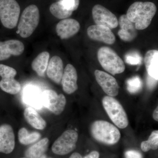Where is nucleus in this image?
<instances>
[{
  "instance_id": "obj_11",
  "label": "nucleus",
  "mask_w": 158,
  "mask_h": 158,
  "mask_svg": "<svg viewBox=\"0 0 158 158\" xmlns=\"http://www.w3.org/2000/svg\"><path fill=\"white\" fill-rule=\"evenodd\" d=\"M87 34L90 39L106 44H113L116 40L115 35L111 29L103 26H90L87 30Z\"/></svg>"
},
{
  "instance_id": "obj_16",
  "label": "nucleus",
  "mask_w": 158,
  "mask_h": 158,
  "mask_svg": "<svg viewBox=\"0 0 158 158\" xmlns=\"http://www.w3.org/2000/svg\"><path fill=\"white\" fill-rule=\"evenodd\" d=\"M118 23L121 28L118 33L120 39L130 42L135 38L137 32L135 23L128 19L126 15H123L119 17Z\"/></svg>"
},
{
  "instance_id": "obj_36",
  "label": "nucleus",
  "mask_w": 158,
  "mask_h": 158,
  "mask_svg": "<svg viewBox=\"0 0 158 158\" xmlns=\"http://www.w3.org/2000/svg\"><path fill=\"white\" fill-rule=\"evenodd\" d=\"M40 158H52L50 157H48L46 155H45V154L44 155H43Z\"/></svg>"
},
{
  "instance_id": "obj_22",
  "label": "nucleus",
  "mask_w": 158,
  "mask_h": 158,
  "mask_svg": "<svg viewBox=\"0 0 158 158\" xmlns=\"http://www.w3.org/2000/svg\"><path fill=\"white\" fill-rule=\"evenodd\" d=\"M49 57L50 54L48 52H43L39 54L32 62V69L39 76L44 77L45 76Z\"/></svg>"
},
{
  "instance_id": "obj_4",
  "label": "nucleus",
  "mask_w": 158,
  "mask_h": 158,
  "mask_svg": "<svg viewBox=\"0 0 158 158\" xmlns=\"http://www.w3.org/2000/svg\"><path fill=\"white\" fill-rule=\"evenodd\" d=\"M40 21V12L38 7L30 5L23 11L18 26V32L24 38L32 35L37 28Z\"/></svg>"
},
{
  "instance_id": "obj_21",
  "label": "nucleus",
  "mask_w": 158,
  "mask_h": 158,
  "mask_svg": "<svg viewBox=\"0 0 158 158\" xmlns=\"http://www.w3.org/2000/svg\"><path fill=\"white\" fill-rule=\"evenodd\" d=\"M49 145V140L44 138L31 145L27 150L25 156L27 158H40L45 154Z\"/></svg>"
},
{
  "instance_id": "obj_9",
  "label": "nucleus",
  "mask_w": 158,
  "mask_h": 158,
  "mask_svg": "<svg viewBox=\"0 0 158 158\" xmlns=\"http://www.w3.org/2000/svg\"><path fill=\"white\" fill-rule=\"evenodd\" d=\"M92 16L96 25H102L110 29L116 28L118 21L116 15L107 9L100 5H96L92 9Z\"/></svg>"
},
{
  "instance_id": "obj_2",
  "label": "nucleus",
  "mask_w": 158,
  "mask_h": 158,
  "mask_svg": "<svg viewBox=\"0 0 158 158\" xmlns=\"http://www.w3.org/2000/svg\"><path fill=\"white\" fill-rule=\"evenodd\" d=\"M90 131L91 135L96 141L107 145L116 144L121 137L118 129L104 120L94 122L90 126Z\"/></svg>"
},
{
  "instance_id": "obj_37",
  "label": "nucleus",
  "mask_w": 158,
  "mask_h": 158,
  "mask_svg": "<svg viewBox=\"0 0 158 158\" xmlns=\"http://www.w3.org/2000/svg\"></svg>"
},
{
  "instance_id": "obj_8",
  "label": "nucleus",
  "mask_w": 158,
  "mask_h": 158,
  "mask_svg": "<svg viewBox=\"0 0 158 158\" xmlns=\"http://www.w3.org/2000/svg\"><path fill=\"white\" fill-rule=\"evenodd\" d=\"M43 106L56 115H60L65 109L66 100L65 96L52 90H44L42 94Z\"/></svg>"
},
{
  "instance_id": "obj_3",
  "label": "nucleus",
  "mask_w": 158,
  "mask_h": 158,
  "mask_svg": "<svg viewBox=\"0 0 158 158\" xmlns=\"http://www.w3.org/2000/svg\"><path fill=\"white\" fill-rule=\"evenodd\" d=\"M98 58L103 68L113 75L122 73L125 66L124 62L112 48L102 47L98 50Z\"/></svg>"
},
{
  "instance_id": "obj_33",
  "label": "nucleus",
  "mask_w": 158,
  "mask_h": 158,
  "mask_svg": "<svg viewBox=\"0 0 158 158\" xmlns=\"http://www.w3.org/2000/svg\"><path fill=\"white\" fill-rule=\"evenodd\" d=\"M99 153L97 151L91 152L88 155L86 156L84 158H99Z\"/></svg>"
},
{
  "instance_id": "obj_35",
  "label": "nucleus",
  "mask_w": 158,
  "mask_h": 158,
  "mask_svg": "<svg viewBox=\"0 0 158 158\" xmlns=\"http://www.w3.org/2000/svg\"><path fill=\"white\" fill-rule=\"evenodd\" d=\"M69 158H83L81 155L77 152H74L71 155Z\"/></svg>"
},
{
  "instance_id": "obj_7",
  "label": "nucleus",
  "mask_w": 158,
  "mask_h": 158,
  "mask_svg": "<svg viewBox=\"0 0 158 158\" xmlns=\"http://www.w3.org/2000/svg\"><path fill=\"white\" fill-rule=\"evenodd\" d=\"M78 138V135L76 131L67 130L54 142L52 151L58 155L68 154L75 149Z\"/></svg>"
},
{
  "instance_id": "obj_25",
  "label": "nucleus",
  "mask_w": 158,
  "mask_h": 158,
  "mask_svg": "<svg viewBox=\"0 0 158 158\" xmlns=\"http://www.w3.org/2000/svg\"><path fill=\"white\" fill-rule=\"evenodd\" d=\"M50 11L53 15L59 19H67L73 14L72 11L64 8L60 1L52 3L50 7Z\"/></svg>"
},
{
  "instance_id": "obj_5",
  "label": "nucleus",
  "mask_w": 158,
  "mask_h": 158,
  "mask_svg": "<svg viewBox=\"0 0 158 158\" xmlns=\"http://www.w3.org/2000/svg\"><path fill=\"white\" fill-rule=\"evenodd\" d=\"M102 104L107 114L116 126L125 128L128 125L127 114L121 104L116 99L110 96H105Z\"/></svg>"
},
{
  "instance_id": "obj_10",
  "label": "nucleus",
  "mask_w": 158,
  "mask_h": 158,
  "mask_svg": "<svg viewBox=\"0 0 158 158\" xmlns=\"http://www.w3.org/2000/svg\"><path fill=\"white\" fill-rule=\"evenodd\" d=\"M95 78L98 85L108 96L115 97L118 94V85L116 79L102 71L94 72Z\"/></svg>"
},
{
  "instance_id": "obj_12",
  "label": "nucleus",
  "mask_w": 158,
  "mask_h": 158,
  "mask_svg": "<svg viewBox=\"0 0 158 158\" xmlns=\"http://www.w3.org/2000/svg\"><path fill=\"white\" fill-rule=\"evenodd\" d=\"M15 137L13 128L10 125L0 126V152L9 154L14 150Z\"/></svg>"
},
{
  "instance_id": "obj_27",
  "label": "nucleus",
  "mask_w": 158,
  "mask_h": 158,
  "mask_svg": "<svg viewBox=\"0 0 158 158\" xmlns=\"http://www.w3.org/2000/svg\"><path fill=\"white\" fill-rule=\"evenodd\" d=\"M127 88L131 94L138 93L143 87V82L140 77L135 76L127 80L126 82Z\"/></svg>"
},
{
  "instance_id": "obj_30",
  "label": "nucleus",
  "mask_w": 158,
  "mask_h": 158,
  "mask_svg": "<svg viewBox=\"0 0 158 158\" xmlns=\"http://www.w3.org/2000/svg\"><path fill=\"white\" fill-rule=\"evenodd\" d=\"M60 2L65 9L72 12L78 9L80 4V0H61Z\"/></svg>"
},
{
  "instance_id": "obj_19",
  "label": "nucleus",
  "mask_w": 158,
  "mask_h": 158,
  "mask_svg": "<svg viewBox=\"0 0 158 158\" xmlns=\"http://www.w3.org/2000/svg\"><path fill=\"white\" fill-rule=\"evenodd\" d=\"M24 116L26 121L36 129L43 130L46 127V122L34 108L31 107L26 108Z\"/></svg>"
},
{
  "instance_id": "obj_34",
  "label": "nucleus",
  "mask_w": 158,
  "mask_h": 158,
  "mask_svg": "<svg viewBox=\"0 0 158 158\" xmlns=\"http://www.w3.org/2000/svg\"><path fill=\"white\" fill-rule=\"evenodd\" d=\"M153 117L156 121H158V107H157L153 114Z\"/></svg>"
},
{
  "instance_id": "obj_20",
  "label": "nucleus",
  "mask_w": 158,
  "mask_h": 158,
  "mask_svg": "<svg viewBox=\"0 0 158 158\" xmlns=\"http://www.w3.org/2000/svg\"><path fill=\"white\" fill-rule=\"evenodd\" d=\"M144 63L148 75L158 80V51H148L144 57Z\"/></svg>"
},
{
  "instance_id": "obj_15",
  "label": "nucleus",
  "mask_w": 158,
  "mask_h": 158,
  "mask_svg": "<svg viewBox=\"0 0 158 158\" xmlns=\"http://www.w3.org/2000/svg\"><path fill=\"white\" fill-rule=\"evenodd\" d=\"M80 24L76 20L65 19L60 21L56 27L57 35L61 39H67L76 34L80 30Z\"/></svg>"
},
{
  "instance_id": "obj_31",
  "label": "nucleus",
  "mask_w": 158,
  "mask_h": 158,
  "mask_svg": "<svg viewBox=\"0 0 158 158\" xmlns=\"http://www.w3.org/2000/svg\"><path fill=\"white\" fill-rule=\"evenodd\" d=\"M125 158H143L141 153L138 151L131 150L127 151L125 153Z\"/></svg>"
},
{
  "instance_id": "obj_24",
  "label": "nucleus",
  "mask_w": 158,
  "mask_h": 158,
  "mask_svg": "<svg viewBox=\"0 0 158 158\" xmlns=\"http://www.w3.org/2000/svg\"><path fill=\"white\" fill-rule=\"evenodd\" d=\"M0 88L6 93L16 94L20 91L21 86L15 78H2L0 81Z\"/></svg>"
},
{
  "instance_id": "obj_29",
  "label": "nucleus",
  "mask_w": 158,
  "mask_h": 158,
  "mask_svg": "<svg viewBox=\"0 0 158 158\" xmlns=\"http://www.w3.org/2000/svg\"><path fill=\"white\" fill-rule=\"evenodd\" d=\"M17 72L14 68L0 64V76L2 78H14Z\"/></svg>"
},
{
  "instance_id": "obj_6",
  "label": "nucleus",
  "mask_w": 158,
  "mask_h": 158,
  "mask_svg": "<svg viewBox=\"0 0 158 158\" xmlns=\"http://www.w3.org/2000/svg\"><path fill=\"white\" fill-rule=\"evenodd\" d=\"M20 8L15 0H0V20L5 27L14 28L19 19Z\"/></svg>"
},
{
  "instance_id": "obj_23",
  "label": "nucleus",
  "mask_w": 158,
  "mask_h": 158,
  "mask_svg": "<svg viewBox=\"0 0 158 158\" xmlns=\"http://www.w3.org/2000/svg\"><path fill=\"white\" fill-rule=\"evenodd\" d=\"M41 137V135L37 132H29L25 127L20 129L18 132V139L20 143L23 145H28L35 143Z\"/></svg>"
},
{
  "instance_id": "obj_17",
  "label": "nucleus",
  "mask_w": 158,
  "mask_h": 158,
  "mask_svg": "<svg viewBox=\"0 0 158 158\" xmlns=\"http://www.w3.org/2000/svg\"><path fill=\"white\" fill-rule=\"evenodd\" d=\"M64 72L62 59L58 56H54L48 62L47 69V75L54 83L59 85L61 83Z\"/></svg>"
},
{
  "instance_id": "obj_14",
  "label": "nucleus",
  "mask_w": 158,
  "mask_h": 158,
  "mask_svg": "<svg viewBox=\"0 0 158 158\" xmlns=\"http://www.w3.org/2000/svg\"><path fill=\"white\" fill-rule=\"evenodd\" d=\"M77 78L76 69L71 64H67L64 70L61 81L62 89L65 93L72 94L77 90Z\"/></svg>"
},
{
  "instance_id": "obj_18",
  "label": "nucleus",
  "mask_w": 158,
  "mask_h": 158,
  "mask_svg": "<svg viewBox=\"0 0 158 158\" xmlns=\"http://www.w3.org/2000/svg\"><path fill=\"white\" fill-rule=\"evenodd\" d=\"M24 101L31 107L41 109L43 106L42 94L38 88L34 86H28L25 89L23 95Z\"/></svg>"
},
{
  "instance_id": "obj_32",
  "label": "nucleus",
  "mask_w": 158,
  "mask_h": 158,
  "mask_svg": "<svg viewBox=\"0 0 158 158\" xmlns=\"http://www.w3.org/2000/svg\"><path fill=\"white\" fill-rule=\"evenodd\" d=\"M157 80L154 78L149 75H148L147 79H146V83L148 88L150 90H152L155 88L157 84Z\"/></svg>"
},
{
  "instance_id": "obj_1",
  "label": "nucleus",
  "mask_w": 158,
  "mask_h": 158,
  "mask_svg": "<svg viewBox=\"0 0 158 158\" xmlns=\"http://www.w3.org/2000/svg\"><path fill=\"white\" fill-rule=\"evenodd\" d=\"M155 4L151 2H137L130 6L127 16L135 23L136 30L147 28L156 12Z\"/></svg>"
},
{
  "instance_id": "obj_28",
  "label": "nucleus",
  "mask_w": 158,
  "mask_h": 158,
  "mask_svg": "<svg viewBox=\"0 0 158 158\" xmlns=\"http://www.w3.org/2000/svg\"><path fill=\"white\" fill-rule=\"evenodd\" d=\"M125 60L127 63L130 65H140L142 63V57L138 52L132 51L125 55Z\"/></svg>"
},
{
  "instance_id": "obj_26",
  "label": "nucleus",
  "mask_w": 158,
  "mask_h": 158,
  "mask_svg": "<svg viewBox=\"0 0 158 158\" xmlns=\"http://www.w3.org/2000/svg\"><path fill=\"white\" fill-rule=\"evenodd\" d=\"M141 150L147 152L150 150H155L158 148V131L155 130L151 134L147 141H142L141 143Z\"/></svg>"
},
{
  "instance_id": "obj_13",
  "label": "nucleus",
  "mask_w": 158,
  "mask_h": 158,
  "mask_svg": "<svg viewBox=\"0 0 158 158\" xmlns=\"http://www.w3.org/2000/svg\"><path fill=\"white\" fill-rule=\"evenodd\" d=\"M25 46L21 41L9 40L0 41V61L7 60L11 56H19L23 52Z\"/></svg>"
}]
</instances>
